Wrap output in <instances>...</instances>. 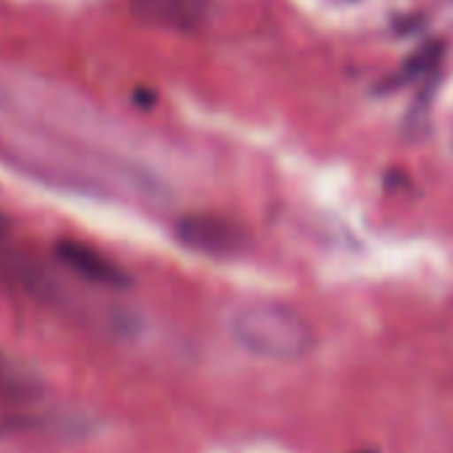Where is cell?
Instances as JSON below:
<instances>
[{
	"instance_id": "7",
	"label": "cell",
	"mask_w": 453,
	"mask_h": 453,
	"mask_svg": "<svg viewBox=\"0 0 453 453\" xmlns=\"http://www.w3.org/2000/svg\"><path fill=\"white\" fill-rule=\"evenodd\" d=\"M357 453H376V450H357Z\"/></svg>"
},
{
	"instance_id": "2",
	"label": "cell",
	"mask_w": 453,
	"mask_h": 453,
	"mask_svg": "<svg viewBox=\"0 0 453 453\" xmlns=\"http://www.w3.org/2000/svg\"><path fill=\"white\" fill-rule=\"evenodd\" d=\"M176 238L205 257H238L249 246V233L226 216L189 213L176 221Z\"/></svg>"
},
{
	"instance_id": "5",
	"label": "cell",
	"mask_w": 453,
	"mask_h": 453,
	"mask_svg": "<svg viewBox=\"0 0 453 453\" xmlns=\"http://www.w3.org/2000/svg\"><path fill=\"white\" fill-rule=\"evenodd\" d=\"M442 51H445V43L442 41H424L405 62H403V67H400V73L397 75H392V81L384 86V88H400V86H405V83H413V81H418V78H429L434 70H437V65H440V59H442Z\"/></svg>"
},
{
	"instance_id": "1",
	"label": "cell",
	"mask_w": 453,
	"mask_h": 453,
	"mask_svg": "<svg viewBox=\"0 0 453 453\" xmlns=\"http://www.w3.org/2000/svg\"><path fill=\"white\" fill-rule=\"evenodd\" d=\"M230 336L254 357L294 363L312 352L315 331L304 315L280 302H254L233 312Z\"/></svg>"
},
{
	"instance_id": "4",
	"label": "cell",
	"mask_w": 453,
	"mask_h": 453,
	"mask_svg": "<svg viewBox=\"0 0 453 453\" xmlns=\"http://www.w3.org/2000/svg\"><path fill=\"white\" fill-rule=\"evenodd\" d=\"M211 0H131V12L157 27H173L192 33L211 17Z\"/></svg>"
},
{
	"instance_id": "6",
	"label": "cell",
	"mask_w": 453,
	"mask_h": 453,
	"mask_svg": "<svg viewBox=\"0 0 453 453\" xmlns=\"http://www.w3.org/2000/svg\"><path fill=\"white\" fill-rule=\"evenodd\" d=\"M9 226H12V224H9V219H6L4 213H0V238H6V233H9Z\"/></svg>"
},
{
	"instance_id": "3",
	"label": "cell",
	"mask_w": 453,
	"mask_h": 453,
	"mask_svg": "<svg viewBox=\"0 0 453 453\" xmlns=\"http://www.w3.org/2000/svg\"><path fill=\"white\" fill-rule=\"evenodd\" d=\"M57 259L75 273L78 278L96 283V286H110V288H126L128 286V275L123 273V267H118L112 259H107L102 251L81 243V241H59L57 243Z\"/></svg>"
}]
</instances>
